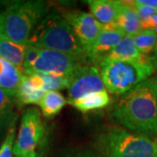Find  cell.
Instances as JSON below:
<instances>
[{"instance_id": "cell-1", "label": "cell", "mask_w": 157, "mask_h": 157, "mask_svg": "<svg viewBox=\"0 0 157 157\" xmlns=\"http://www.w3.org/2000/svg\"><path fill=\"white\" fill-rule=\"evenodd\" d=\"M155 78H150L122 94L112 115L123 128L140 135L155 134L157 124Z\"/></svg>"}, {"instance_id": "cell-2", "label": "cell", "mask_w": 157, "mask_h": 157, "mask_svg": "<svg viewBox=\"0 0 157 157\" xmlns=\"http://www.w3.org/2000/svg\"><path fill=\"white\" fill-rule=\"evenodd\" d=\"M28 45L40 49L55 51L70 54L86 61L84 47L67 21L53 12L47 14L34 29Z\"/></svg>"}, {"instance_id": "cell-3", "label": "cell", "mask_w": 157, "mask_h": 157, "mask_svg": "<svg viewBox=\"0 0 157 157\" xmlns=\"http://www.w3.org/2000/svg\"><path fill=\"white\" fill-rule=\"evenodd\" d=\"M45 1H17L11 3L0 13L3 36L11 42L27 45L31 35L46 16Z\"/></svg>"}, {"instance_id": "cell-4", "label": "cell", "mask_w": 157, "mask_h": 157, "mask_svg": "<svg viewBox=\"0 0 157 157\" xmlns=\"http://www.w3.org/2000/svg\"><path fill=\"white\" fill-rule=\"evenodd\" d=\"M95 147L104 157H157V143L147 135L111 128L97 136Z\"/></svg>"}, {"instance_id": "cell-5", "label": "cell", "mask_w": 157, "mask_h": 157, "mask_svg": "<svg viewBox=\"0 0 157 157\" xmlns=\"http://www.w3.org/2000/svg\"><path fill=\"white\" fill-rule=\"evenodd\" d=\"M104 86L114 94H124L151 78L155 69L147 59L136 61L104 60L99 64Z\"/></svg>"}, {"instance_id": "cell-6", "label": "cell", "mask_w": 157, "mask_h": 157, "mask_svg": "<svg viewBox=\"0 0 157 157\" xmlns=\"http://www.w3.org/2000/svg\"><path fill=\"white\" fill-rule=\"evenodd\" d=\"M86 63V61L70 54L39 48L38 55L25 71V75L43 73L73 78Z\"/></svg>"}, {"instance_id": "cell-7", "label": "cell", "mask_w": 157, "mask_h": 157, "mask_svg": "<svg viewBox=\"0 0 157 157\" xmlns=\"http://www.w3.org/2000/svg\"><path fill=\"white\" fill-rule=\"evenodd\" d=\"M44 136V125L38 108L27 109L23 114L17 140L13 146L15 156L25 155L35 151Z\"/></svg>"}, {"instance_id": "cell-8", "label": "cell", "mask_w": 157, "mask_h": 157, "mask_svg": "<svg viewBox=\"0 0 157 157\" xmlns=\"http://www.w3.org/2000/svg\"><path fill=\"white\" fill-rule=\"evenodd\" d=\"M61 12L62 17L70 25L86 53L101 33L102 25L91 13L78 11H62Z\"/></svg>"}, {"instance_id": "cell-9", "label": "cell", "mask_w": 157, "mask_h": 157, "mask_svg": "<svg viewBox=\"0 0 157 157\" xmlns=\"http://www.w3.org/2000/svg\"><path fill=\"white\" fill-rule=\"evenodd\" d=\"M67 89V102H71L106 88L102 81L100 69L94 66L85 65L74 75Z\"/></svg>"}, {"instance_id": "cell-10", "label": "cell", "mask_w": 157, "mask_h": 157, "mask_svg": "<svg viewBox=\"0 0 157 157\" xmlns=\"http://www.w3.org/2000/svg\"><path fill=\"white\" fill-rule=\"evenodd\" d=\"M125 36L115 23L102 25L101 33L86 52L87 59L100 64Z\"/></svg>"}, {"instance_id": "cell-11", "label": "cell", "mask_w": 157, "mask_h": 157, "mask_svg": "<svg viewBox=\"0 0 157 157\" xmlns=\"http://www.w3.org/2000/svg\"><path fill=\"white\" fill-rule=\"evenodd\" d=\"M91 14L101 25L115 23L119 14L120 1L89 0L87 1Z\"/></svg>"}, {"instance_id": "cell-12", "label": "cell", "mask_w": 157, "mask_h": 157, "mask_svg": "<svg viewBox=\"0 0 157 157\" xmlns=\"http://www.w3.org/2000/svg\"><path fill=\"white\" fill-rule=\"evenodd\" d=\"M115 24L127 36L134 37L142 30L140 17L134 9L124 1H120L119 14Z\"/></svg>"}, {"instance_id": "cell-13", "label": "cell", "mask_w": 157, "mask_h": 157, "mask_svg": "<svg viewBox=\"0 0 157 157\" xmlns=\"http://www.w3.org/2000/svg\"><path fill=\"white\" fill-rule=\"evenodd\" d=\"M27 76L36 87L42 89L44 92H59V90L68 88L73 79V78L67 76L43 73H33Z\"/></svg>"}, {"instance_id": "cell-14", "label": "cell", "mask_w": 157, "mask_h": 157, "mask_svg": "<svg viewBox=\"0 0 157 157\" xmlns=\"http://www.w3.org/2000/svg\"><path fill=\"white\" fill-rule=\"evenodd\" d=\"M144 59L146 58L142 56L139 52V51L137 50L133 37L126 35L102 61L104 60L136 61Z\"/></svg>"}, {"instance_id": "cell-15", "label": "cell", "mask_w": 157, "mask_h": 157, "mask_svg": "<svg viewBox=\"0 0 157 157\" xmlns=\"http://www.w3.org/2000/svg\"><path fill=\"white\" fill-rule=\"evenodd\" d=\"M26 46L27 45L11 42L3 36L0 39V59L11 63L23 73V64Z\"/></svg>"}, {"instance_id": "cell-16", "label": "cell", "mask_w": 157, "mask_h": 157, "mask_svg": "<svg viewBox=\"0 0 157 157\" xmlns=\"http://www.w3.org/2000/svg\"><path fill=\"white\" fill-rule=\"evenodd\" d=\"M16 96L0 88V138L16 121L14 112Z\"/></svg>"}, {"instance_id": "cell-17", "label": "cell", "mask_w": 157, "mask_h": 157, "mask_svg": "<svg viewBox=\"0 0 157 157\" xmlns=\"http://www.w3.org/2000/svg\"><path fill=\"white\" fill-rule=\"evenodd\" d=\"M2 66L3 68L0 73V88L16 96L24 74L18 68L4 59H2Z\"/></svg>"}, {"instance_id": "cell-18", "label": "cell", "mask_w": 157, "mask_h": 157, "mask_svg": "<svg viewBox=\"0 0 157 157\" xmlns=\"http://www.w3.org/2000/svg\"><path fill=\"white\" fill-rule=\"evenodd\" d=\"M111 102L110 96L106 89L91 94L89 95L83 97L76 101L68 102L71 106L75 107L81 112H90L94 110H98L107 107Z\"/></svg>"}, {"instance_id": "cell-19", "label": "cell", "mask_w": 157, "mask_h": 157, "mask_svg": "<svg viewBox=\"0 0 157 157\" xmlns=\"http://www.w3.org/2000/svg\"><path fill=\"white\" fill-rule=\"evenodd\" d=\"M45 93L42 89H39L34 86L29 76L24 75L16 93V100L22 105H39Z\"/></svg>"}, {"instance_id": "cell-20", "label": "cell", "mask_w": 157, "mask_h": 157, "mask_svg": "<svg viewBox=\"0 0 157 157\" xmlns=\"http://www.w3.org/2000/svg\"><path fill=\"white\" fill-rule=\"evenodd\" d=\"M67 101L59 92H45L39 105L45 117H52L58 114L65 107Z\"/></svg>"}, {"instance_id": "cell-21", "label": "cell", "mask_w": 157, "mask_h": 157, "mask_svg": "<svg viewBox=\"0 0 157 157\" xmlns=\"http://www.w3.org/2000/svg\"><path fill=\"white\" fill-rule=\"evenodd\" d=\"M135 45L144 58L150 56L157 42V33L154 29H142L133 37Z\"/></svg>"}, {"instance_id": "cell-22", "label": "cell", "mask_w": 157, "mask_h": 157, "mask_svg": "<svg viewBox=\"0 0 157 157\" xmlns=\"http://www.w3.org/2000/svg\"><path fill=\"white\" fill-rule=\"evenodd\" d=\"M15 122L11 125V128L7 131L6 138L0 147V157H12L13 146L15 142V135H16Z\"/></svg>"}, {"instance_id": "cell-23", "label": "cell", "mask_w": 157, "mask_h": 157, "mask_svg": "<svg viewBox=\"0 0 157 157\" xmlns=\"http://www.w3.org/2000/svg\"><path fill=\"white\" fill-rule=\"evenodd\" d=\"M67 157H104L101 154L87 148H76L70 151Z\"/></svg>"}, {"instance_id": "cell-24", "label": "cell", "mask_w": 157, "mask_h": 157, "mask_svg": "<svg viewBox=\"0 0 157 157\" xmlns=\"http://www.w3.org/2000/svg\"><path fill=\"white\" fill-rule=\"evenodd\" d=\"M141 27L142 29H154V30L157 28V11L147 17L146 20L141 22Z\"/></svg>"}, {"instance_id": "cell-25", "label": "cell", "mask_w": 157, "mask_h": 157, "mask_svg": "<svg viewBox=\"0 0 157 157\" xmlns=\"http://www.w3.org/2000/svg\"><path fill=\"white\" fill-rule=\"evenodd\" d=\"M135 3L140 6H147V7L157 10V0H136L135 1Z\"/></svg>"}, {"instance_id": "cell-26", "label": "cell", "mask_w": 157, "mask_h": 157, "mask_svg": "<svg viewBox=\"0 0 157 157\" xmlns=\"http://www.w3.org/2000/svg\"><path fill=\"white\" fill-rule=\"evenodd\" d=\"M147 59L151 63L152 66L155 67V71H156L157 70V42H156V45H155V49H154V51H153V52L150 54V56H148L147 58Z\"/></svg>"}, {"instance_id": "cell-27", "label": "cell", "mask_w": 157, "mask_h": 157, "mask_svg": "<svg viewBox=\"0 0 157 157\" xmlns=\"http://www.w3.org/2000/svg\"><path fill=\"white\" fill-rule=\"evenodd\" d=\"M15 157H39L38 156V154L37 152L34 151L32 153H29L27 155H20V156H15Z\"/></svg>"}, {"instance_id": "cell-28", "label": "cell", "mask_w": 157, "mask_h": 157, "mask_svg": "<svg viewBox=\"0 0 157 157\" xmlns=\"http://www.w3.org/2000/svg\"><path fill=\"white\" fill-rule=\"evenodd\" d=\"M155 94H156V106H157V77L155 78ZM155 134L157 135V124H156V131H155Z\"/></svg>"}, {"instance_id": "cell-29", "label": "cell", "mask_w": 157, "mask_h": 157, "mask_svg": "<svg viewBox=\"0 0 157 157\" xmlns=\"http://www.w3.org/2000/svg\"><path fill=\"white\" fill-rule=\"evenodd\" d=\"M0 13H1V11H0ZM3 37V33H2V28H1V22H0V39Z\"/></svg>"}, {"instance_id": "cell-30", "label": "cell", "mask_w": 157, "mask_h": 157, "mask_svg": "<svg viewBox=\"0 0 157 157\" xmlns=\"http://www.w3.org/2000/svg\"><path fill=\"white\" fill-rule=\"evenodd\" d=\"M2 68H3V66H2V59H0V73H1V71H2Z\"/></svg>"}]
</instances>
